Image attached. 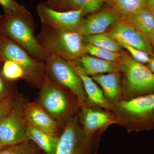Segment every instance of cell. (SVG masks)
<instances>
[{
    "instance_id": "cell-12",
    "label": "cell",
    "mask_w": 154,
    "mask_h": 154,
    "mask_svg": "<svg viewBox=\"0 0 154 154\" xmlns=\"http://www.w3.org/2000/svg\"><path fill=\"white\" fill-rule=\"evenodd\" d=\"M116 41L121 40L133 47L154 55V50L148 36L122 19L107 33Z\"/></svg>"
},
{
    "instance_id": "cell-22",
    "label": "cell",
    "mask_w": 154,
    "mask_h": 154,
    "mask_svg": "<svg viewBox=\"0 0 154 154\" xmlns=\"http://www.w3.org/2000/svg\"><path fill=\"white\" fill-rule=\"evenodd\" d=\"M147 0H110L112 8L122 17H127L146 7Z\"/></svg>"
},
{
    "instance_id": "cell-5",
    "label": "cell",
    "mask_w": 154,
    "mask_h": 154,
    "mask_svg": "<svg viewBox=\"0 0 154 154\" xmlns=\"http://www.w3.org/2000/svg\"><path fill=\"white\" fill-rule=\"evenodd\" d=\"M118 64L122 75V100H127L154 93V74L126 53Z\"/></svg>"
},
{
    "instance_id": "cell-14",
    "label": "cell",
    "mask_w": 154,
    "mask_h": 154,
    "mask_svg": "<svg viewBox=\"0 0 154 154\" xmlns=\"http://www.w3.org/2000/svg\"><path fill=\"white\" fill-rule=\"evenodd\" d=\"M27 124L38 130L54 136L60 135V125L38 101L28 102L25 105Z\"/></svg>"
},
{
    "instance_id": "cell-24",
    "label": "cell",
    "mask_w": 154,
    "mask_h": 154,
    "mask_svg": "<svg viewBox=\"0 0 154 154\" xmlns=\"http://www.w3.org/2000/svg\"><path fill=\"white\" fill-rule=\"evenodd\" d=\"M85 53L101 59L118 64L122 56V52H116L85 44Z\"/></svg>"
},
{
    "instance_id": "cell-27",
    "label": "cell",
    "mask_w": 154,
    "mask_h": 154,
    "mask_svg": "<svg viewBox=\"0 0 154 154\" xmlns=\"http://www.w3.org/2000/svg\"><path fill=\"white\" fill-rule=\"evenodd\" d=\"M0 5L2 7L5 14L7 15L30 14L24 6L21 5L14 0H0Z\"/></svg>"
},
{
    "instance_id": "cell-28",
    "label": "cell",
    "mask_w": 154,
    "mask_h": 154,
    "mask_svg": "<svg viewBox=\"0 0 154 154\" xmlns=\"http://www.w3.org/2000/svg\"><path fill=\"white\" fill-rule=\"evenodd\" d=\"M7 81L0 71V100L15 99L17 97V96H14Z\"/></svg>"
},
{
    "instance_id": "cell-9",
    "label": "cell",
    "mask_w": 154,
    "mask_h": 154,
    "mask_svg": "<svg viewBox=\"0 0 154 154\" xmlns=\"http://www.w3.org/2000/svg\"><path fill=\"white\" fill-rule=\"evenodd\" d=\"M26 100L17 96L8 114L0 122V142L6 146L28 140L26 135L28 124L25 114Z\"/></svg>"
},
{
    "instance_id": "cell-4",
    "label": "cell",
    "mask_w": 154,
    "mask_h": 154,
    "mask_svg": "<svg viewBox=\"0 0 154 154\" xmlns=\"http://www.w3.org/2000/svg\"><path fill=\"white\" fill-rule=\"evenodd\" d=\"M36 37L48 55L57 56L67 61H76L86 54L84 36L76 30H56L42 25Z\"/></svg>"
},
{
    "instance_id": "cell-32",
    "label": "cell",
    "mask_w": 154,
    "mask_h": 154,
    "mask_svg": "<svg viewBox=\"0 0 154 154\" xmlns=\"http://www.w3.org/2000/svg\"><path fill=\"white\" fill-rule=\"evenodd\" d=\"M146 66L154 74V55H151V57L150 60L148 63L147 64Z\"/></svg>"
},
{
    "instance_id": "cell-13",
    "label": "cell",
    "mask_w": 154,
    "mask_h": 154,
    "mask_svg": "<svg viewBox=\"0 0 154 154\" xmlns=\"http://www.w3.org/2000/svg\"><path fill=\"white\" fill-rule=\"evenodd\" d=\"M122 18L112 8L103 9L83 18L76 30L84 36L105 33Z\"/></svg>"
},
{
    "instance_id": "cell-37",
    "label": "cell",
    "mask_w": 154,
    "mask_h": 154,
    "mask_svg": "<svg viewBox=\"0 0 154 154\" xmlns=\"http://www.w3.org/2000/svg\"><path fill=\"white\" fill-rule=\"evenodd\" d=\"M1 63H0V64H1Z\"/></svg>"
},
{
    "instance_id": "cell-36",
    "label": "cell",
    "mask_w": 154,
    "mask_h": 154,
    "mask_svg": "<svg viewBox=\"0 0 154 154\" xmlns=\"http://www.w3.org/2000/svg\"><path fill=\"white\" fill-rule=\"evenodd\" d=\"M42 154H46L45 153H44V152H42Z\"/></svg>"
},
{
    "instance_id": "cell-26",
    "label": "cell",
    "mask_w": 154,
    "mask_h": 154,
    "mask_svg": "<svg viewBox=\"0 0 154 154\" xmlns=\"http://www.w3.org/2000/svg\"><path fill=\"white\" fill-rule=\"evenodd\" d=\"M117 42L122 47L126 50L131 57L135 60L143 64H147L150 60L151 55L146 52L133 47L131 45L127 44L121 40H119Z\"/></svg>"
},
{
    "instance_id": "cell-3",
    "label": "cell",
    "mask_w": 154,
    "mask_h": 154,
    "mask_svg": "<svg viewBox=\"0 0 154 154\" xmlns=\"http://www.w3.org/2000/svg\"><path fill=\"white\" fill-rule=\"evenodd\" d=\"M33 27L30 14L0 16V34L13 40L35 59L45 62L49 55L34 36Z\"/></svg>"
},
{
    "instance_id": "cell-8",
    "label": "cell",
    "mask_w": 154,
    "mask_h": 154,
    "mask_svg": "<svg viewBox=\"0 0 154 154\" xmlns=\"http://www.w3.org/2000/svg\"><path fill=\"white\" fill-rule=\"evenodd\" d=\"M44 62L48 76L74 95L80 108L85 105L87 98L82 80L69 62L51 54L48 56Z\"/></svg>"
},
{
    "instance_id": "cell-34",
    "label": "cell",
    "mask_w": 154,
    "mask_h": 154,
    "mask_svg": "<svg viewBox=\"0 0 154 154\" xmlns=\"http://www.w3.org/2000/svg\"><path fill=\"white\" fill-rule=\"evenodd\" d=\"M7 147L8 146H6L4 145V144H3L0 142V150L3 149Z\"/></svg>"
},
{
    "instance_id": "cell-11",
    "label": "cell",
    "mask_w": 154,
    "mask_h": 154,
    "mask_svg": "<svg viewBox=\"0 0 154 154\" xmlns=\"http://www.w3.org/2000/svg\"><path fill=\"white\" fill-rule=\"evenodd\" d=\"M42 25L59 30H76L85 16L82 10L59 11L41 3L36 9Z\"/></svg>"
},
{
    "instance_id": "cell-29",
    "label": "cell",
    "mask_w": 154,
    "mask_h": 154,
    "mask_svg": "<svg viewBox=\"0 0 154 154\" xmlns=\"http://www.w3.org/2000/svg\"><path fill=\"white\" fill-rule=\"evenodd\" d=\"M16 99L0 100V122L8 114Z\"/></svg>"
},
{
    "instance_id": "cell-30",
    "label": "cell",
    "mask_w": 154,
    "mask_h": 154,
    "mask_svg": "<svg viewBox=\"0 0 154 154\" xmlns=\"http://www.w3.org/2000/svg\"><path fill=\"white\" fill-rule=\"evenodd\" d=\"M63 0H48L47 2H42L44 5L46 6L48 8H53L59 3L62 2Z\"/></svg>"
},
{
    "instance_id": "cell-25",
    "label": "cell",
    "mask_w": 154,
    "mask_h": 154,
    "mask_svg": "<svg viewBox=\"0 0 154 154\" xmlns=\"http://www.w3.org/2000/svg\"><path fill=\"white\" fill-rule=\"evenodd\" d=\"M1 73L8 81L20 79L26 81V74L24 69L16 63L9 60H6L3 62Z\"/></svg>"
},
{
    "instance_id": "cell-23",
    "label": "cell",
    "mask_w": 154,
    "mask_h": 154,
    "mask_svg": "<svg viewBox=\"0 0 154 154\" xmlns=\"http://www.w3.org/2000/svg\"><path fill=\"white\" fill-rule=\"evenodd\" d=\"M42 150L32 140L9 146L0 150V154H42Z\"/></svg>"
},
{
    "instance_id": "cell-7",
    "label": "cell",
    "mask_w": 154,
    "mask_h": 154,
    "mask_svg": "<svg viewBox=\"0 0 154 154\" xmlns=\"http://www.w3.org/2000/svg\"><path fill=\"white\" fill-rule=\"evenodd\" d=\"M0 58L16 63L24 69L26 82L30 85L40 89L45 72L44 62L32 57L13 40L0 34Z\"/></svg>"
},
{
    "instance_id": "cell-16",
    "label": "cell",
    "mask_w": 154,
    "mask_h": 154,
    "mask_svg": "<svg viewBox=\"0 0 154 154\" xmlns=\"http://www.w3.org/2000/svg\"><path fill=\"white\" fill-rule=\"evenodd\" d=\"M91 77L100 86L105 98L110 104L113 105L122 100V82L119 72L107 73Z\"/></svg>"
},
{
    "instance_id": "cell-33",
    "label": "cell",
    "mask_w": 154,
    "mask_h": 154,
    "mask_svg": "<svg viewBox=\"0 0 154 154\" xmlns=\"http://www.w3.org/2000/svg\"><path fill=\"white\" fill-rule=\"evenodd\" d=\"M148 37L151 43L153 48L154 50V32L149 35Z\"/></svg>"
},
{
    "instance_id": "cell-15",
    "label": "cell",
    "mask_w": 154,
    "mask_h": 154,
    "mask_svg": "<svg viewBox=\"0 0 154 154\" xmlns=\"http://www.w3.org/2000/svg\"><path fill=\"white\" fill-rule=\"evenodd\" d=\"M69 62L82 80L87 98L86 102L90 105L101 107L111 112L113 105L107 101L99 85L84 72L76 62Z\"/></svg>"
},
{
    "instance_id": "cell-10",
    "label": "cell",
    "mask_w": 154,
    "mask_h": 154,
    "mask_svg": "<svg viewBox=\"0 0 154 154\" xmlns=\"http://www.w3.org/2000/svg\"><path fill=\"white\" fill-rule=\"evenodd\" d=\"M78 118L84 132L89 135L98 132L102 134L113 124H118L111 111L86 103L80 107Z\"/></svg>"
},
{
    "instance_id": "cell-31",
    "label": "cell",
    "mask_w": 154,
    "mask_h": 154,
    "mask_svg": "<svg viewBox=\"0 0 154 154\" xmlns=\"http://www.w3.org/2000/svg\"><path fill=\"white\" fill-rule=\"evenodd\" d=\"M146 8L154 17V0H147Z\"/></svg>"
},
{
    "instance_id": "cell-6",
    "label": "cell",
    "mask_w": 154,
    "mask_h": 154,
    "mask_svg": "<svg viewBox=\"0 0 154 154\" xmlns=\"http://www.w3.org/2000/svg\"><path fill=\"white\" fill-rule=\"evenodd\" d=\"M103 134H86L81 126L78 115L72 117L60 136L56 154H96Z\"/></svg>"
},
{
    "instance_id": "cell-20",
    "label": "cell",
    "mask_w": 154,
    "mask_h": 154,
    "mask_svg": "<svg viewBox=\"0 0 154 154\" xmlns=\"http://www.w3.org/2000/svg\"><path fill=\"white\" fill-rule=\"evenodd\" d=\"M123 17L147 36L154 32V17L146 7Z\"/></svg>"
},
{
    "instance_id": "cell-2",
    "label": "cell",
    "mask_w": 154,
    "mask_h": 154,
    "mask_svg": "<svg viewBox=\"0 0 154 154\" xmlns=\"http://www.w3.org/2000/svg\"><path fill=\"white\" fill-rule=\"evenodd\" d=\"M38 102L60 126L64 125L79 112L74 95L59 85L45 75L40 88Z\"/></svg>"
},
{
    "instance_id": "cell-21",
    "label": "cell",
    "mask_w": 154,
    "mask_h": 154,
    "mask_svg": "<svg viewBox=\"0 0 154 154\" xmlns=\"http://www.w3.org/2000/svg\"><path fill=\"white\" fill-rule=\"evenodd\" d=\"M86 44L116 52H120L122 47L107 33L84 36Z\"/></svg>"
},
{
    "instance_id": "cell-35",
    "label": "cell",
    "mask_w": 154,
    "mask_h": 154,
    "mask_svg": "<svg viewBox=\"0 0 154 154\" xmlns=\"http://www.w3.org/2000/svg\"><path fill=\"white\" fill-rule=\"evenodd\" d=\"M2 62L3 63V61L1 59V58H0V63H2Z\"/></svg>"
},
{
    "instance_id": "cell-17",
    "label": "cell",
    "mask_w": 154,
    "mask_h": 154,
    "mask_svg": "<svg viewBox=\"0 0 154 154\" xmlns=\"http://www.w3.org/2000/svg\"><path fill=\"white\" fill-rule=\"evenodd\" d=\"M84 72L90 76L103 74L113 72H119L118 64L99 58L95 57L87 54L76 61Z\"/></svg>"
},
{
    "instance_id": "cell-1",
    "label": "cell",
    "mask_w": 154,
    "mask_h": 154,
    "mask_svg": "<svg viewBox=\"0 0 154 154\" xmlns=\"http://www.w3.org/2000/svg\"><path fill=\"white\" fill-rule=\"evenodd\" d=\"M111 112L128 132L154 129V93L122 100L113 105Z\"/></svg>"
},
{
    "instance_id": "cell-18",
    "label": "cell",
    "mask_w": 154,
    "mask_h": 154,
    "mask_svg": "<svg viewBox=\"0 0 154 154\" xmlns=\"http://www.w3.org/2000/svg\"><path fill=\"white\" fill-rule=\"evenodd\" d=\"M28 140H32L46 154H56L60 136L48 134L28 125L27 132Z\"/></svg>"
},
{
    "instance_id": "cell-19",
    "label": "cell",
    "mask_w": 154,
    "mask_h": 154,
    "mask_svg": "<svg viewBox=\"0 0 154 154\" xmlns=\"http://www.w3.org/2000/svg\"><path fill=\"white\" fill-rule=\"evenodd\" d=\"M107 1L108 0H63L51 9L59 11L82 10L85 15L100 11L104 3Z\"/></svg>"
}]
</instances>
